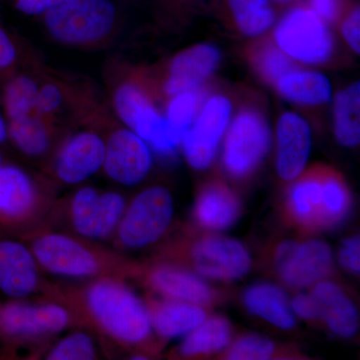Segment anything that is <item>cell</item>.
<instances>
[{"instance_id": "1", "label": "cell", "mask_w": 360, "mask_h": 360, "mask_svg": "<svg viewBox=\"0 0 360 360\" xmlns=\"http://www.w3.org/2000/svg\"><path fill=\"white\" fill-rule=\"evenodd\" d=\"M352 198L345 179L326 167H315L291 186L285 210L293 224L307 231L333 229L347 217Z\"/></svg>"}, {"instance_id": "2", "label": "cell", "mask_w": 360, "mask_h": 360, "mask_svg": "<svg viewBox=\"0 0 360 360\" xmlns=\"http://www.w3.org/2000/svg\"><path fill=\"white\" fill-rule=\"evenodd\" d=\"M40 18L53 41L73 49L105 46L120 25V11L112 0H68Z\"/></svg>"}, {"instance_id": "3", "label": "cell", "mask_w": 360, "mask_h": 360, "mask_svg": "<svg viewBox=\"0 0 360 360\" xmlns=\"http://www.w3.org/2000/svg\"><path fill=\"white\" fill-rule=\"evenodd\" d=\"M86 304L99 326L120 342L139 345L153 333L148 307L124 284L96 281L87 290Z\"/></svg>"}, {"instance_id": "4", "label": "cell", "mask_w": 360, "mask_h": 360, "mask_svg": "<svg viewBox=\"0 0 360 360\" xmlns=\"http://www.w3.org/2000/svg\"><path fill=\"white\" fill-rule=\"evenodd\" d=\"M174 217V200L163 186L141 191L125 207L116 229L117 240L127 250H139L162 238Z\"/></svg>"}, {"instance_id": "5", "label": "cell", "mask_w": 360, "mask_h": 360, "mask_svg": "<svg viewBox=\"0 0 360 360\" xmlns=\"http://www.w3.org/2000/svg\"><path fill=\"white\" fill-rule=\"evenodd\" d=\"M270 146V130L264 115L255 108L239 110L225 137L224 167L236 179L250 176L264 160Z\"/></svg>"}, {"instance_id": "6", "label": "cell", "mask_w": 360, "mask_h": 360, "mask_svg": "<svg viewBox=\"0 0 360 360\" xmlns=\"http://www.w3.org/2000/svg\"><path fill=\"white\" fill-rule=\"evenodd\" d=\"M276 41L290 58L307 65L326 63L335 45L326 23L303 4L291 8L277 25Z\"/></svg>"}, {"instance_id": "7", "label": "cell", "mask_w": 360, "mask_h": 360, "mask_svg": "<svg viewBox=\"0 0 360 360\" xmlns=\"http://www.w3.org/2000/svg\"><path fill=\"white\" fill-rule=\"evenodd\" d=\"M274 267L284 283L292 288H307L326 278L333 269V253L319 239L297 243L284 240L274 251Z\"/></svg>"}, {"instance_id": "8", "label": "cell", "mask_w": 360, "mask_h": 360, "mask_svg": "<svg viewBox=\"0 0 360 360\" xmlns=\"http://www.w3.org/2000/svg\"><path fill=\"white\" fill-rule=\"evenodd\" d=\"M125 207L124 198L116 191L101 193L94 187H82L71 200L73 229L84 238H110L116 231Z\"/></svg>"}, {"instance_id": "9", "label": "cell", "mask_w": 360, "mask_h": 360, "mask_svg": "<svg viewBox=\"0 0 360 360\" xmlns=\"http://www.w3.org/2000/svg\"><path fill=\"white\" fill-rule=\"evenodd\" d=\"M231 113V101L225 96H212L202 106L181 141L184 156L191 167L201 170L212 165Z\"/></svg>"}, {"instance_id": "10", "label": "cell", "mask_w": 360, "mask_h": 360, "mask_svg": "<svg viewBox=\"0 0 360 360\" xmlns=\"http://www.w3.org/2000/svg\"><path fill=\"white\" fill-rule=\"evenodd\" d=\"M153 163V150L129 127H117L108 135L103 169L116 184L136 186L148 176Z\"/></svg>"}, {"instance_id": "11", "label": "cell", "mask_w": 360, "mask_h": 360, "mask_svg": "<svg viewBox=\"0 0 360 360\" xmlns=\"http://www.w3.org/2000/svg\"><path fill=\"white\" fill-rule=\"evenodd\" d=\"M191 257L196 274L213 281H236L251 267L245 246L225 236H206L198 239L191 248Z\"/></svg>"}, {"instance_id": "12", "label": "cell", "mask_w": 360, "mask_h": 360, "mask_svg": "<svg viewBox=\"0 0 360 360\" xmlns=\"http://www.w3.org/2000/svg\"><path fill=\"white\" fill-rule=\"evenodd\" d=\"M32 251L37 264L56 276L84 278L99 271L98 259L92 251L65 234L39 236L33 241Z\"/></svg>"}, {"instance_id": "13", "label": "cell", "mask_w": 360, "mask_h": 360, "mask_svg": "<svg viewBox=\"0 0 360 360\" xmlns=\"http://www.w3.org/2000/svg\"><path fill=\"white\" fill-rule=\"evenodd\" d=\"M70 314L53 303L32 304L14 300L0 307V333L8 338H35L60 333Z\"/></svg>"}, {"instance_id": "14", "label": "cell", "mask_w": 360, "mask_h": 360, "mask_svg": "<svg viewBox=\"0 0 360 360\" xmlns=\"http://www.w3.org/2000/svg\"><path fill=\"white\" fill-rule=\"evenodd\" d=\"M220 59L219 49L210 44L194 45L179 52L167 63L160 94L167 101L182 92L200 89L217 70Z\"/></svg>"}, {"instance_id": "15", "label": "cell", "mask_w": 360, "mask_h": 360, "mask_svg": "<svg viewBox=\"0 0 360 360\" xmlns=\"http://www.w3.org/2000/svg\"><path fill=\"white\" fill-rule=\"evenodd\" d=\"M105 141L94 130H82L71 135L61 146L54 174L65 184L75 186L103 169Z\"/></svg>"}, {"instance_id": "16", "label": "cell", "mask_w": 360, "mask_h": 360, "mask_svg": "<svg viewBox=\"0 0 360 360\" xmlns=\"http://www.w3.org/2000/svg\"><path fill=\"white\" fill-rule=\"evenodd\" d=\"M32 250L13 239L0 240V291L13 300L32 295L39 285V269Z\"/></svg>"}, {"instance_id": "17", "label": "cell", "mask_w": 360, "mask_h": 360, "mask_svg": "<svg viewBox=\"0 0 360 360\" xmlns=\"http://www.w3.org/2000/svg\"><path fill=\"white\" fill-rule=\"evenodd\" d=\"M311 135L307 122L300 115L286 112L277 123L276 168L285 181L302 174L309 160Z\"/></svg>"}, {"instance_id": "18", "label": "cell", "mask_w": 360, "mask_h": 360, "mask_svg": "<svg viewBox=\"0 0 360 360\" xmlns=\"http://www.w3.org/2000/svg\"><path fill=\"white\" fill-rule=\"evenodd\" d=\"M151 288L167 300H179L207 307L217 300L215 291L200 277L188 270L161 265L148 277Z\"/></svg>"}, {"instance_id": "19", "label": "cell", "mask_w": 360, "mask_h": 360, "mask_svg": "<svg viewBox=\"0 0 360 360\" xmlns=\"http://www.w3.org/2000/svg\"><path fill=\"white\" fill-rule=\"evenodd\" d=\"M194 219L202 229L224 231L236 224L241 212L236 194L220 181L206 184L198 193Z\"/></svg>"}, {"instance_id": "20", "label": "cell", "mask_w": 360, "mask_h": 360, "mask_svg": "<svg viewBox=\"0 0 360 360\" xmlns=\"http://www.w3.org/2000/svg\"><path fill=\"white\" fill-rule=\"evenodd\" d=\"M311 296L319 307L321 319L331 333L342 338L355 335L359 329V312L340 285L333 281H319Z\"/></svg>"}, {"instance_id": "21", "label": "cell", "mask_w": 360, "mask_h": 360, "mask_svg": "<svg viewBox=\"0 0 360 360\" xmlns=\"http://www.w3.org/2000/svg\"><path fill=\"white\" fill-rule=\"evenodd\" d=\"M37 200L34 180L22 168L0 165V219L18 220L32 212Z\"/></svg>"}, {"instance_id": "22", "label": "cell", "mask_w": 360, "mask_h": 360, "mask_svg": "<svg viewBox=\"0 0 360 360\" xmlns=\"http://www.w3.org/2000/svg\"><path fill=\"white\" fill-rule=\"evenodd\" d=\"M148 311L153 329L165 340L188 335L206 319L201 305L167 298L151 303Z\"/></svg>"}, {"instance_id": "23", "label": "cell", "mask_w": 360, "mask_h": 360, "mask_svg": "<svg viewBox=\"0 0 360 360\" xmlns=\"http://www.w3.org/2000/svg\"><path fill=\"white\" fill-rule=\"evenodd\" d=\"M246 309L276 328L288 330L295 326V314L288 296L278 286L257 283L245 291Z\"/></svg>"}, {"instance_id": "24", "label": "cell", "mask_w": 360, "mask_h": 360, "mask_svg": "<svg viewBox=\"0 0 360 360\" xmlns=\"http://www.w3.org/2000/svg\"><path fill=\"white\" fill-rule=\"evenodd\" d=\"M8 139L22 155L37 158L44 155L51 144L53 122L37 111L6 122Z\"/></svg>"}, {"instance_id": "25", "label": "cell", "mask_w": 360, "mask_h": 360, "mask_svg": "<svg viewBox=\"0 0 360 360\" xmlns=\"http://www.w3.org/2000/svg\"><path fill=\"white\" fill-rule=\"evenodd\" d=\"M276 86L284 98L303 105L326 103L331 96L330 82L314 71H290L279 78Z\"/></svg>"}, {"instance_id": "26", "label": "cell", "mask_w": 360, "mask_h": 360, "mask_svg": "<svg viewBox=\"0 0 360 360\" xmlns=\"http://www.w3.org/2000/svg\"><path fill=\"white\" fill-rule=\"evenodd\" d=\"M232 328L224 316H212L186 335L179 348L182 356H200L220 352L231 343Z\"/></svg>"}, {"instance_id": "27", "label": "cell", "mask_w": 360, "mask_h": 360, "mask_svg": "<svg viewBox=\"0 0 360 360\" xmlns=\"http://www.w3.org/2000/svg\"><path fill=\"white\" fill-rule=\"evenodd\" d=\"M360 84L354 82L336 94L335 134L341 146L355 148L360 141L359 123Z\"/></svg>"}, {"instance_id": "28", "label": "cell", "mask_w": 360, "mask_h": 360, "mask_svg": "<svg viewBox=\"0 0 360 360\" xmlns=\"http://www.w3.org/2000/svg\"><path fill=\"white\" fill-rule=\"evenodd\" d=\"M39 89V80L32 75L26 73L11 75L1 96V105L6 122L37 111Z\"/></svg>"}, {"instance_id": "29", "label": "cell", "mask_w": 360, "mask_h": 360, "mask_svg": "<svg viewBox=\"0 0 360 360\" xmlns=\"http://www.w3.org/2000/svg\"><path fill=\"white\" fill-rule=\"evenodd\" d=\"M227 7L239 32L257 37L276 22V11L269 0H226Z\"/></svg>"}, {"instance_id": "30", "label": "cell", "mask_w": 360, "mask_h": 360, "mask_svg": "<svg viewBox=\"0 0 360 360\" xmlns=\"http://www.w3.org/2000/svg\"><path fill=\"white\" fill-rule=\"evenodd\" d=\"M206 94L202 87L182 92L170 97L165 105V117L170 129L179 135L180 139L191 129L195 122L198 113L203 106Z\"/></svg>"}, {"instance_id": "31", "label": "cell", "mask_w": 360, "mask_h": 360, "mask_svg": "<svg viewBox=\"0 0 360 360\" xmlns=\"http://www.w3.org/2000/svg\"><path fill=\"white\" fill-rule=\"evenodd\" d=\"M250 58L258 75L270 84H276L279 78L296 70L290 56L271 41H262L253 46Z\"/></svg>"}, {"instance_id": "32", "label": "cell", "mask_w": 360, "mask_h": 360, "mask_svg": "<svg viewBox=\"0 0 360 360\" xmlns=\"http://www.w3.org/2000/svg\"><path fill=\"white\" fill-rule=\"evenodd\" d=\"M70 98V89L63 82L53 79L45 80L41 84L39 82L37 112L49 122H53L56 116L65 110Z\"/></svg>"}, {"instance_id": "33", "label": "cell", "mask_w": 360, "mask_h": 360, "mask_svg": "<svg viewBox=\"0 0 360 360\" xmlns=\"http://www.w3.org/2000/svg\"><path fill=\"white\" fill-rule=\"evenodd\" d=\"M96 348L91 336L77 331L58 341L49 354L51 360H90L96 359Z\"/></svg>"}, {"instance_id": "34", "label": "cell", "mask_w": 360, "mask_h": 360, "mask_svg": "<svg viewBox=\"0 0 360 360\" xmlns=\"http://www.w3.org/2000/svg\"><path fill=\"white\" fill-rule=\"evenodd\" d=\"M276 354V345L269 338L245 335L234 341L224 355L231 360H264L272 359Z\"/></svg>"}, {"instance_id": "35", "label": "cell", "mask_w": 360, "mask_h": 360, "mask_svg": "<svg viewBox=\"0 0 360 360\" xmlns=\"http://www.w3.org/2000/svg\"><path fill=\"white\" fill-rule=\"evenodd\" d=\"M305 6L326 23L338 22L348 11L347 0H307Z\"/></svg>"}, {"instance_id": "36", "label": "cell", "mask_w": 360, "mask_h": 360, "mask_svg": "<svg viewBox=\"0 0 360 360\" xmlns=\"http://www.w3.org/2000/svg\"><path fill=\"white\" fill-rule=\"evenodd\" d=\"M20 61V51L13 37L0 23V73H11Z\"/></svg>"}, {"instance_id": "37", "label": "cell", "mask_w": 360, "mask_h": 360, "mask_svg": "<svg viewBox=\"0 0 360 360\" xmlns=\"http://www.w3.org/2000/svg\"><path fill=\"white\" fill-rule=\"evenodd\" d=\"M359 236H354L352 238L345 239L341 243L340 252H338V260L341 266L347 270L350 274H359V255H360Z\"/></svg>"}, {"instance_id": "38", "label": "cell", "mask_w": 360, "mask_h": 360, "mask_svg": "<svg viewBox=\"0 0 360 360\" xmlns=\"http://www.w3.org/2000/svg\"><path fill=\"white\" fill-rule=\"evenodd\" d=\"M341 21H342L341 32H342L343 37L347 40L349 46L352 47L356 53H359V6H355L352 7V8H350L349 11H347Z\"/></svg>"}, {"instance_id": "39", "label": "cell", "mask_w": 360, "mask_h": 360, "mask_svg": "<svg viewBox=\"0 0 360 360\" xmlns=\"http://www.w3.org/2000/svg\"><path fill=\"white\" fill-rule=\"evenodd\" d=\"M68 0H11L16 11L28 16L41 18L47 11L65 4Z\"/></svg>"}, {"instance_id": "40", "label": "cell", "mask_w": 360, "mask_h": 360, "mask_svg": "<svg viewBox=\"0 0 360 360\" xmlns=\"http://www.w3.org/2000/svg\"><path fill=\"white\" fill-rule=\"evenodd\" d=\"M291 309L295 312L298 316L305 319V321H316L321 319L319 316V310L316 302L311 295H298L293 298L291 302Z\"/></svg>"}, {"instance_id": "41", "label": "cell", "mask_w": 360, "mask_h": 360, "mask_svg": "<svg viewBox=\"0 0 360 360\" xmlns=\"http://www.w3.org/2000/svg\"><path fill=\"white\" fill-rule=\"evenodd\" d=\"M274 1L283 2V4H284V2H290L292 1V0H274Z\"/></svg>"}, {"instance_id": "42", "label": "cell", "mask_w": 360, "mask_h": 360, "mask_svg": "<svg viewBox=\"0 0 360 360\" xmlns=\"http://www.w3.org/2000/svg\"><path fill=\"white\" fill-rule=\"evenodd\" d=\"M2 165V153L1 151H0V165Z\"/></svg>"}]
</instances>
